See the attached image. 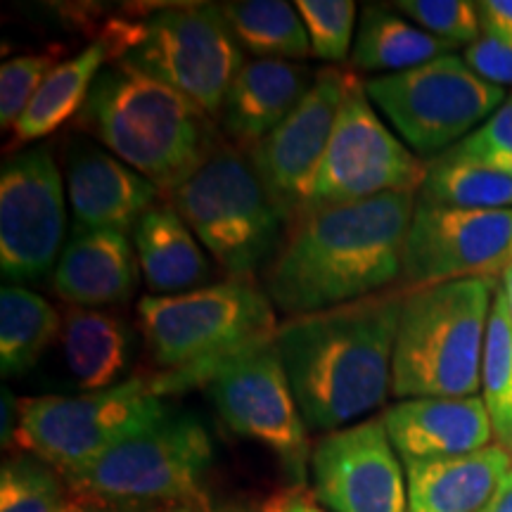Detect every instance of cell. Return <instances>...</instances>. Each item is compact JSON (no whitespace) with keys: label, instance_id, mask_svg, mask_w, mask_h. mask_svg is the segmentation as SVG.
<instances>
[{"label":"cell","instance_id":"6da1fadb","mask_svg":"<svg viewBox=\"0 0 512 512\" xmlns=\"http://www.w3.org/2000/svg\"><path fill=\"white\" fill-rule=\"evenodd\" d=\"M418 195L392 192L311 209L266 273V294L290 318L361 302L401 280Z\"/></svg>","mask_w":512,"mask_h":512},{"label":"cell","instance_id":"7a4b0ae2","mask_svg":"<svg viewBox=\"0 0 512 512\" xmlns=\"http://www.w3.org/2000/svg\"><path fill=\"white\" fill-rule=\"evenodd\" d=\"M406 290L297 316L273 344L311 430L335 432L382 406L394 387V344Z\"/></svg>","mask_w":512,"mask_h":512},{"label":"cell","instance_id":"3957f363","mask_svg":"<svg viewBox=\"0 0 512 512\" xmlns=\"http://www.w3.org/2000/svg\"><path fill=\"white\" fill-rule=\"evenodd\" d=\"M76 121L166 195L221 145L207 112L128 60L102 69Z\"/></svg>","mask_w":512,"mask_h":512},{"label":"cell","instance_id":"277c9868","mask_svg":"<svg viewBox=\"0 0 512 512\" xmlns=\"http://www.w3.org/2000/svg\"><path fill=\"white\" fill-rule=\"evenodd\" d=\"M150 356L162 368V394L207 387L242 351L273 342L275 306L252 278H230L200 290L147 294L136 306Z\"/></svg>","mask_w":512,"mask_h":512},{"label":"cell","instance_id":"5b68a950","mask_svg":"<svg viewBox=\"0 0 512 512\" xmlns=\"http://www.w3.org/2000/svg\"><path fill=\"white\" fill-rule=\"evenodd\" d=\"M498 283L475 278L406 292L394 344V396H477Z\"/></svg>","mask_w":512,"mask_h":512},{"label":"cell","instance_id":"8992f818","mask_svg":"<svg viewBox=\"0 0 512 512\" xmlns=\"http://www.w3.org/2000/svg\"><path fill=\"white\" fill-rule=\"evenodd\" d=\"M211 458L209 432L195 415L166 413L155 425L133 434L67 477L69 491L83 503L110 510H143L145 505L207 512L204 491Z\"/></svg>","mask_w":512,"mask_h":512},{"label":"cell","instance_id":"52a82bcc","mask_svg":"<svg viewBox=\"0 0 512 512\" xmlns=\"http://www.w3.org/2000/svg\"><path fill=\"white\" fill-rule=\"evenodd\" d=\"M166 413L157 375H136L102 392L31 396L19 399L12 444L67 479Z\"/></svg>","mask_w":512,"mask_h":512},{"label":"cell","instance_id":"ba28073f","mask_svg":"<svg viewBox=\"0 0 512 512\" xmlns=\"http://www.w3.org/2000/svg\"><path fill=\"white\" fill-rule=\"evenodd\" d=\"M169 200L211 259L233 278H252L271 259L285 223L249 157L233 145L216 147Z\"/></svg>","mask_w":512,"mask_h":512},{"label":"cell","instance_id":"9c48e42d","mask_svg":"<svg viewBox=\"0 0 512 512\" xmlns=\"http://www.w3.org/2000/svg\"><path fill=\"white\" fill-rule=\"evenodd\" d=\"M363 88L418 157H441L508 98L505 88L479 79L456 53L375 76L363 81Z\"/></svg>","mask_w":512,"mask_h":512},{"label":"cell","instance_id":"30bf717a","mask_svg":"<svg viewBox=\"0 0 512 512\" xmlns=\"http://www.w3.org/2000/svg\"><path fill=\"white\" fill-rule=\"evenodd\" d=\"M124 60L176 88L219 121L247 57L221 5H169L140 22L136 43Z\"/></svg>","mask_w":512,"mask_h":512},{"label":"cell","instance_id":"8fae6325","mask_svg":"<svg viewBox=\"0 0 512 512\" xmlns=\"http://www.w3.org/2000/svg\"><path fill=\"white\" fill-rule=\"evenodd\" d=\"M427 171L430 162L389 131L356 76L339 107L335 131L313 188L311 209L392 192L420 195Z\"/></svg>","mask_w":512,"mask_h":512},{"label":"cell","instance_id":"7c38bea8","mask_svg":"<svg viewBox=\"0 0 512 512\" xmlns=\"http://www.w3.org/2000/svg\"><path fill=\"white\" fill-rule=\"evenodd\" d=\"M67 233L64 181L46 145L8 159L0 174V268L19 283L55 273Z\"/></svg>","mask_w":512,"mask_h":512},{"label":"cell","instance_id":"4fadbf2b","mask_svg":"<svg viewBox=\"0 0 512 512\" xmlns=\"http://www.w3.org/2000/svg\"><path fill=\"white\" fill-rule=\"evenodd\" d=\"M207 394L230 430L266 446L294 477L304 479L311 458L309 425L273 342L228 361L207 384Z\"/></svg>","mask_w":512,"mask_h":512},{"label":"cell","instance_id":"5bb4252c","mask_svg":"<svg viewBox=\"0 0 512 512\" xmlns=\"http://www.w3.org/2000/svg\"><path fill=\"white\" fill-rule=\"evenodd\" d=\"M512 261V209L479 211L415 204L401 290L456 280H498Z\"/></svg>","mask_w":512,"mask_h":512},{"label":"cell","instance_id":"9a60e30c","mask_svg":"<svg viewBox=\"0 0 512 512\" xmlns=\"http://www.w3.org/2000/svg\"><path fill=\"white\" fill-rule=\"evenodd\" d=\"M354 79L356 74L342 67L320 69L297 110L247 155L268 197L290 226L311 211L320 164Z\"/></svg>","mask_w":512,"mask_h":512},{"label":"cell","instance_id":"2e32d148","mask_svg":"<svg viewBox=\"0 0 512 512\" xmlns=\"http://www.w3.org/2000/svg\"><path fill=\"white\" fill-rule=\"evenodd\" d=\"M311 472L313 496L332 512H408V479L382 415L325 434Z\"/></svg>","mask_w":512,"mask_h":512},{"label":"cell","instance_id":"e0dca14e","mask_svg":"<svg viewBox=\"0 0 512 512\" xmlns=\"http://www.w3.org/2000/svg\"><path fill=\"white\" fill-rule=\"evenodd\" d=\"M162 190L126 166L112 152L72 140L67 147V200L74 233L79 230H133L140 216L157 204Z\"/></svg>","mask_w":512,"mask_h":512},{"label":"cell","instance_id":"ac0fdd59","mask_svg":"<svg viewBox=\"0 0 512 512\" xmlns=\"http://www.w3.org/2000/svg\"><path fill=\"white\" fill-rule=\"evenodd\" d=\"M382 422L403 465L470 456L494 439L482 396L403 399L382 413Z\"/></svg>","mask_w":512,"mask_h":512},{"label":"cell","instance_id":"d6986e66","mask_svg":"<svg viewBox=\"0 0 512 512\" xmlns=\"http://www.w3.org/2000/svg\"><path fill=\"white\" fill-rule=\"evenodd\" d=\"M138 29L140 22L131 24L117 19L102 31L100 38H95L91 46L57 64L48 79L43 81L36 98L31 100L27 112L12 128V147L46 138L67 124L69 119L79 117L86 107L88 95L93 91L95 79L107 64L124 60L136 43Z\"/></svg>","mask_w":512,"mask_h":512},{"label":"cell","instance_id":"ffe728a7","mask_svg":"<svg viewBox=\"0 0 512 512\" xmlns=\"http://www.w3.org/2000/svg\"><path fill=\"white\" fill-rule=\"evenodd\" d=\"M313 81L316 74L302 62L247 60L219 114L233 147L249 155L297 110Z\"/></svg>","mask_w":512,"mask_h":512},{"label":"cell","instance_id":"44dd1931","mask_svg":"<svg viewBox=\"0 0 512 512\" xmlns=\"http://www.w3.org/2000/svg\"><path fill=\"white\" fill-rule=\"evenodd\" d=\"M138 271L136 247L124 230H79L64 245L50 283L69 306L98 309L126 302Z\"/></svg>","mask_w":512,"mask_h":512},{"label":"cell","instance_id":"7402d4cb","mask_svg":"<svg viewBox=\"0 0 512 512\" xmlns=\"http://www.w3.org/2000/svg\"><path fill=\"white\" fill-rule=\"evenodd\" d=\"M510 470L501 446L406 465L408 512H482Z\"/></svg>","mask_w":512,"mask_h":512},{"label":"cell","instance_id":"603a6c76","mask_svg":"<svg viewBox=\"0 0 512 512\" xmlns=\"http://www.w3.org/2000/svg\"><path fill=\"white\" fill-rule=\"evenodd\" d=\"M64 366L81 392H102L131 380L136 332L117 313L69 306L60 332Z\"/></svg>","mask_w":512,"mask_h":512},{"label":"cell","instance_id":"cb8c5ba5","mask_svg":"<svg viewBox=\"0 0 512 512\" xmlns=\"http://www.w3.org/2000/svg\"><path fill=\"white\" fill-rule=\"evenodd\" d=\"M145 285L159 297L204 287L211 275L207 249L171 204H155L131 230Z\"/></svg>","mask_w":512,"mask_h":512},{"label":"cell","instance_id":"d4e9b609","mask_svg":"<svg viewBox=\"0 0 512 512\" xmlns=\"http://www.w3.org/2000/svg\"><path fill=\"white\" fill-rule=\"evenodd\" d=\"M451 43L420 29L399 10L366 5L358 22L351 62L363 72L399 74L453 53Z\"/></svg>","mask_w":512,"mask_h":512},{"label":"cell","instance_id":"484cf974","mask_svg":"<svg viewBox=\"0 0 512 512\" xmlns=\"http://www.w3.org/2000/svg\"><path fill=\"white\" fill-rule=\"evenodd\" d=\"M62 332V316L41 294L22 285L0 290V370L5 377L29 373Z\"/></svg>","mask_w":512,"mask_h":512},{"label":"cell","instance_id":"4316f807","mask_svg":"<svg viewBox=\"0 0 512 512\" xmlns=\"http://www.w3.org/2000/svg\"><path fill=\"white\" fill-rule=\"evenodd\" d=\"M235 41L254 60H304L311 43L297 8L285 0H235L221 5Z\"/></svg>","mask_w":512,"mask_h":512},{"label":"cell","instance_id":"83f0119b","mask_svg":"<svg viewBox=\"0 0 512 512\" xmlns=\"http://www.w3.org/2000/svg\"><path fill=\"white\" fill-rule=\"evenodd\" d=\"M418 202L451 209H512V176L477 159L444 152L430 162Z\"/></svg>","mask_w":512,"mask_h":512},{"label":"cell","instance_id":"f1b7e54d","mask_svg":"<svg viewBox=\"0 0 512 512\" xmlns=\"http://www.w3.org/2000/svg\"><path fill=\"white\" fill-rule=\"evenodd\" d=\"M482 392L496 446L512 458V316L503 283H498L491 306L482 361Z\"/></svg>","mask_w":512,"mask_h":512},{"label":"cell","instance_id":"f546056e","mask_svg":"<svg viewBox=\"0 0 512 512\" xmlns=\"http://www.w3.org/2000/svg\"><path fill=\"white\" fill-rule=\"evenodd\" d=\"M72 491L55 467L34 456L8 460L0 472V512H67Z\"/></svg>","mask_w":512,"mask_h":512},{"label":"cell","instance_id":"4dcf8cb0","mask_svg":"<svg viewBox=\"0 0 512 512\" xmlns=\"http://www.w3.org/2000/svg\"><path fill=\"white\" fill-rule=\"evenodd\" d=\"M309 34L311 55L325 62H344L354 38L356 3L351 0H299L294 3Z\"/></svg>","mask_w":512,"mask_h":512},{"label":"cell","instance_id":"1f68e13d","mask_svg":"<svg viewBox=\"0 0 512 512\" xmlns=\"http://www.w3.org/2000/svg\"><path fill=\"white\" fill-rule=\"evenodd\" d=\"M60 46L43 53H29L12 57L0 67V128L8 131L27 112L31 100L41 91L43 81L60 64Z\"/></svg>","mask_w":512,"mask_h":512},{"label":"cell","instance_id":"d6a6232c","mask_svg":"<svg viewBox=\"0 0 512 512\" xmlns=\"http://www.w3.org/2000/svg\"><path fill=\"white\" fill-rule=\"evenodd\" d=\"M394 8L420 29L451 46H472L482 36L477 3L465 0H399Z\"/></svg>","mask_w":512,"mask_h":512},{"label":"cell","instance_id":"836d02e7","mask_svg":"<svg viewBox=\"0 0 512 512\" xmlns=\"http://www.w3.org/2000/svg\"><path fill=\"white\" fill-rule=\"evenodd\" d=\"M448 152L491 164L512 176V93L477 131H472Z\"/></svg>","mask_w":512,"mask_h":512},{"label":"cell","instance_id":"e575fe53","mask_svg":"<svg viewBox=\"0 0 512 512\" xmlns=\"http://www.w3.org/2000/svg\"><path fill=\"white\" fill-rule=\"evenodd\" d=\"M467 67L475 72L479 79L494 86H512V46L501 38L486 34L477 38L472 46H467L460 55Z\"/></svg>","mask_w":512,"mask_h":512},{"label":"cell","instance_id":"d590c367","mask_svg":"<svg viewBox=\"0 0 512 512\" xmlns=\"http://www.w3.org/2000/svg\"><path fill=\"white\" fill-rule=\"evenodd\" d=\"M259 512H325L318 505L313 491H306L302 484L287 486V489L275 491L261 503Z\"/></svg>","mask_w":512,"mask_h":512},{"label":"cell","instance_id":"8d00e7d4","mask_svg":"<svg viewBox=\"0 0 512 512\" xmlns=\"http://www.w3.org/2000/svg\"><path fill=\"white\" fill-rule=\"evenodd\" d=\"M477 12L482 31L512 46V0H482Z\"/></svg>","mask_w":512,"mask_h":512},{"label":"cell","instance_id":"74e56055","mask_svg":"<svg viewBox=\"0 0 512 512\" xmlns=\"http://www.w3.org/2000/svg\"><path fill=\"white\" fill-rule=\"evenodd\" d=\"M482 512H512V470L508 472V477L503 479V484L498 486V491L486 503V508Z\"/></svg>","mask_w":512,"mask_h":512},{"label":"cell","instance_id":"f35d334b","mask_svg":"<svg viewBox=\"0 0 512 512\" xmlns=\"http://www.w3.org/2000/svg\"><path fill=\"white\" fill-rule=\"evenodd\" d=\"M67 512H195L190 508H143V510H110V508H98V505L83 503L72 494V505Z\"/></svg>","mask_w":512,"mask_h":512}]
</instances>
